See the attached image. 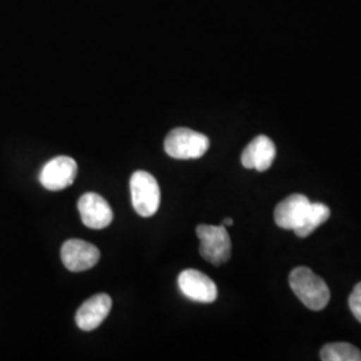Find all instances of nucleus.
I'll list each match as a JSON object with an SVG mask.
<instances>
[{
    "mask_svg": "<svg viewBox=\"0 0 361 361\" xmlns=\"http://www.w3.org/2000/svg\"><path fill=\"white\" fill-rule=\"evenodd\" d=\"M276 158V146L269 137L258 135L244 149L241 155L243 166L265 171L271 168Z\"/></svg>",
    "mask_w": 361,
    "mask_h": 361,
    "instance_id": "obj_11",
    "label": "nucleus"
},
{
    "mask_svg": "<svg viewBox=\"0 0 361 361\" xmlns=\"http://www.w3.org/2000/svg\"><path fill=\"white\" fill-rule=\"evenodd\" d=\"M113 305L111 297L106 293H99L85 301L75 314L77 325L86 332L97 329L110 313Z\"/></svg>",
    "mask_w": 361,
    "mask_h": 361,
    "instance_id": "obj_10",
    "label": "nucleus"
},
{
    "mask_svg": "<svg viewBox=\"0 0 361 361\" xmlns=\"http://www.w3.org/2000/svg\"><path fill=\"white\" fill-rule=\"evenodd\" d=\"M232 225H233V219H224V226H232Z\"/></svg>",
    "mask_w": 361,
    "mask_h": 361,
    "instance_id": "obj_15",
    "label": "nucleus"
},
{
    "mask_svg": "<svg viewBox=\"0 0 361 361\" xmlns=\"http://www.w3.org/2000/svg\"><path fill=\"white\" fill-rule=\"evenodd\" d=\"M62 261L70 271H89L97 265L101 258L99 249L83 240H68L61 250Z\"/></svg>",
    "mask_w": 361,
    "mask_h": 361,
    "instance_id": "obj_6",
    "label": "nucleus"
},
{
    "mask_svg": "<svg viewBox=\"0 0 361 361\" xmlns=\"http://www.w3.org/2000/svg\"><path fill=\"white\" fill-rule=\"evenodd\" d=\"M180 292L195 302L209 304L216 301L219 290L214 281L205 273L197 269H186L180 271L178 277Z\"/></svg>",
    "mask_w": 361,
    "mask_h": 361,
    "instance_id": "obj_7",
    "label": "nucleus"
},
{
    "mask_svg": "<svg viewBox=\"0 0 361 361\" xmlns=\"http://www.w3.org/2000/svg\"><path fill=\"white\" fill-rule=\"evenodd\" d=\"M331 210L324 204H310V210L302 221L301 226L295 231L297 237L304 238L314 232L320 225H323L325 221L329 219Z\"/></svg>",
    "mask_w": 361,
    "mask_h": 361,
    "instance_id": "obj_12",
    "label": "nucleus"
},
{
    "mask_svg": "<svg viewBox=\"0 0 361 361\" xmlns=\"http://www.w3.org/2000/svg\"><path fill=\"white\" fill-rule=\"evenodd\" d=\"M195 232L201 241L200 253L207 262L213 265H222L231 258L232 241L226 226L198 225Z\"/></svg>",
    "mask_w": 361,
    "mask_h": 361,
    "instance_id": "obj_4",
    "label": "nucleus"
},
{
    "mask_svg": "<svg viewBox=\"0 0 361 361\" xmlns=\"http://www.w3.org/2000/svg\"><path fill=\"white\" fill-rule=\"evenodd\" d=\"M320 357L324 361H361V352L349 343H332L324 345Z\"/></svg>",
    "mask_w": 361,
    "mask_h": 361,
    "instance_id": "obj_13",
    "label": "nucleus"
},
{
    "mask_svg": "<svg viewBox=\"0 0 361 361\" xmlns=\"http://www.w3.org/2000/svg\"><path fill=\"white\" fill-rule=\"evenodd\" d=\"M289 285L298 300L312 310H322L331 298L328 285L310 268L298 267L289 274Z\"/></svg>",
    "mask_w": 361,
    "mask_h": 361,
    "instance_id": "obj_1",
    "label": "nucleus"
},
{
    "mask_svg": "<svg viewBox=\"0 0 361 361\" xmlns=\"http://www.w3.org/2000/svg\"><path fill=\"white\" fill-rule=\"evenodd\" d=\"M310 200L304 194L286 197L274 209V222L285 231H296L305 219L310 207Z\"/></svg>",
    "mask_w": 361,
    "mask_h": 361,
    "instance_id": "obj_9",
    "label": "nucleus"
},
{
    "mask_svg": "<svg viewBox=\"0 0 361 361\" xmlns=\"http://www.w3.org/2000/svg\"><path fill=\"white\" fill-rule=\"evenodd\" d=\"M78 165L74 158L59 155L49 161L39 174V180L47 190L58 192L71 186L77 178Z\"/></svg>",
    "mask_w": 361,
    "mask_h": 361,
    "instance_id": "obj_5",
    "label": "nucleus"
},
{
    "mask_svg": "<svg viewBox=\"0 0 361 361\" xmlns=\"http://www.w3.org/2000/svg\"><path fill=\"white\" fill-rule=\"evenodd\" d=\"M348 304L353 316L361 323V283L355 286L352 295L349 296Z\"/></svg>",
    "mask_w": 361,
    "mask_h": 361,
    "instance_id": "obj_14",
    "label": "nucleus"
},
{
    "mask_svg": "<svg viewBox=\"0 0 361 361\" xmlns=\"http://www.w3.org/2000/svg\"><path fill=\"white\" fill-rule=\"evenodd\" d=\"M78 210L82 222L90 229H104L114 219L109 202L97 193L83 194L78 201Z\"/></svg>",
    "mask_w": 361,
    "mask_h": 361,
    "instance_id": "obj_8",
    "label": "nucleus"
},
{
    "mask_svg": "<svg viewBox=\"0 0 361 361\" xmlns=\"http://www.w3.org/2000/svg\"><path fill=\"white\" fill-rule=\"evenodd\" d=\"M130 190L135 212L141 217L154 216L161 202V192L154 177L147 171H135L130 178Z\"/></svg>",
    "mask_w": 361,
    "mask_h": 361,
    "instance_id": "obj_3",
    "label": "nucleus"
},
{
    "mask_svg": "<svg viewBox=\"0 0 361 361\" xmlns=\"http://www.w3.org/2000/svg\"><path fill=\"white\" fill-rule=\"evenodd\" d=\"M210 147L205 134L186 128L171 130L165 140V152L176 159L201 158Z\"/></svg>",
    "mask_w": 361,
    "mask_h": 361,
    "instance_id": "obj_2",
    "label": "nucleus"
}]
</instances>
